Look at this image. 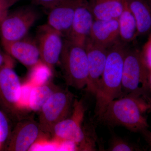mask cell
I'll return each instance as SVG.
<instances>
[{
    "mask_svg": "<svg viewBox=\"0 0 151 151\" xmlns=\"http://www.w3.org/2000/svg\"><path fill=\"white\" fill-rule=\"evenodd\" d=\"M148 83L149 91L151 95V70H149L148 76Z\"/></svg>",
    "mask_w": 151,
    "mask_h": 151,
    "instance_id": "obj_29",
    "label": "cell"
},
{
    "mask_svg": "<svg viewBox=\"0 0 151 151\" xmlns=\"http://www.w3.org/2000/svg\"><path fill=\"white\" fill-rule=\"evenodd\" d=\"M74 102L73 93L58 87L40 111L39 123L42 131L51 134L57 124L68 117Z\"/></svg>",
    "mask_w": 151,
    "mask_h": 151,
    "instance_id": "obj_6",
    "label": "cell"
},
{
    "mask_svg": "<svg viewBox=\"0 0 151 151\" xmlns=\"http://www.w3.org/2000/svg\"><path fill=\"white\" fill-rule=\"evenodd\" d=\"M84 47L88 59L89 72L86 89L95 95L105 68L108 48L95 43L89 37Z\"/></svg>",
    "mask_w": 151,
    "mask_h": 151,
    "instance_id": "obj_11",
    "label": "cell"
},
{
    "mask_svg": "<svg viewBox=\"0 0 151 151\" xmlns=\"http://www.w3.org/2000/svg\"><path fill=\"white\" fill-rule=\"evenodd\" d=\"M22 84L13 65L0 67V105L5 113L16 114L19 106Z\"/></svg>",
    "mask_w": 151,
    "mask_h": 151,
    "instance_id": "obj_9",
    "label": "cell"
},
{
    "mask_svg": "<svg viewBox=\"0 0 151 151\" xmlns=\"http://www.w3.org/2000/svg\"><path fill=\"white\" fill-rule=\"evenodd\" d=\"M94 20L87 1L82 0L76 10L71 27L66 36V39L84 47L90 35Z\"/></svg>",
    "mask_w": 151,
    "mask_h": 151,
    "instance_id": "obj_12",
    "label": "cell"
},
{
    "mask_svg": "<svg viewBox=\"0 0 151 151\" xmlns=\"http://www.w3.org/2000/svg\"><path fill=\"white\" fill-rule=\"evenodd\" d=\"M33 4L50 9L63 0H29Z\"/></svg>",
    "mask_w": 151,
    "mask_h": 151,
    "instance_id": "obj_26",
    "label": "cell"
},
{
    "mask_svg": "<svg viewBox=\"0 0 151 151\" xmlns=\"http://www.w3.org/2000/svg\"><path fill=\"white\" fill-rule=\"evenodd\" d=\"M85 111L81 100H74L70 117L60 121L52 129L50 134L53 141L73 143L78 150H96L97 138L94 126L89 124L83 126Z\"/></svg>",
    "mask_w": 151,
    "mask_h": 151,
    "instance_id": "obj_3",
    "label": "cell"
},
{
    "mask_svg": "<svg viewBox=\"0 0 151 151\" xmlns=\"http://www.w3.org/2000/svg\"><path fill=\"white\" fill-rule=\"evenodd\" d=\"M108 48L105 68L95 95L96 101L94 113L98 119L109 103L120 98L122 92L126 50L118 42Z\"/></svg>",
    "mask_w": 151,
    "mask_h": 151,
    "instance_id": "obj_2",
    "label": "cell"
},
{
    "mask_svg": "<svg viewBox=\"0 0 151 151\" xmlns=\"http://www.w3.org/2000/svg\"><path fill=\"white\" fill-rule=\"evenodd\" d=\"M149 70L142 59L140 52L126 50L120 98L133 95L151 101L149 88Z\"/></svg>",
    "mask_w": 151,
    "mask_h": 151,
    "instance_id": "obj_4",
    "label": "cell"
},
{
    "mask_svg": "<svg viewBox=\"0 0 151 151\" xmlns=\"http://www.w3.org/2000/svg\"><path fill=\"white\" fill-rule=\"evenodd\" d=\"M5 65H14L12 58L0 49V67Z\"/></svg>",
    "mask_w": 151,
    "mask_h": 151,
    "instance_id": "obj_27",
    "label": "cell"
},
{
    "mask_svg": "<svg viewBox=\"0 0 151 151\" xmlns=\"http://www.w3.org/2000/svg\"><path fill=\"white\" fill-rule=\"evenodd\" d=\"M58 88L50 81L33 86L30 96L29 108L33 111H40L45 103Z\"/></svg>",
    "mask_w": 151,
    "mask_h": 151,
    "instance_id": "obj_19",
    "label": "cell"
},
{
    "mask_svg": "<svg viewBox=\"0 0 151 151\" xmlns=\"http://www.w3.org/2000/svg\"><path fill=\"white\" fill-rule=\"evenodd\" d=\"M37 18L36 11L30 6L9 13L0 22L1 43L12 42L26 37Z\"/></svg>",
    "mask_w": 151,
    "mask_h": 151,
    "instance_id": "obj_7",
    "label": "cell"
},
{
    "mask_svg": "<svg viewBox=\"0 0 151 151\" xmlns=\"http://www.w3.org/2000/svg\"><path fill=\"white\" fill-rule=\"evenodd\" d=\"M33 86L29 82L22 85L19 106V108H29V104L31 92Z\"/></svg>",
    "mask_w": 151,
    "mask_h": 151,
    "instance_id": "obj_23",
    "label": "cell"
},
{
    "mask_svg": "<svg viewBox=\"0 0 151 151\" xmlns=\"http://www.w3.org/2000/svg\"><path fill=\"white\" fill-rule=\"evenodd\" d=\"M95 20L118 19L123 7L124 0H86Z\"/></svg>",
    "mask_w": 151,
    "mask_h": 151,
    "instance_id": "obj_16",
    "label": "cell"
},
{
    "mask_svg": "<svg viewBox=\"0 0 151 151\" xmlns=\"http://www.w3.org/2000/svg\"><path fill=\"white\" fill-rule=\"evenodd\" d=\"M148 1H149L150 2L151 4V0H148Z\"/></svg>",
    "mask_w": 151,
    "mask_h": 151,
    "instance_id": "obj_30",
    "label": "cell"
},
{
    "mask_svg": "<svg viewBox=\"0 0 151 151\" xmlns=\"http://www.w3.org/2000/svg\"><path fill=\"white\" fill-rule=\"evenodd\" d=\"M11 131L7 117L5 113L0 110V146L4 145L8 139Z\"/></svg>",
    "mask_w": 151,
    "mask_h": 151,
    "instance_id": "obj_22",
    "label": "cell"
},
{
    "mask_svg": "<svg viewBox=\"0 0 151 151\" xmlns=\"http://www.w3.org/2000/svg\"><path fill=\"white\" fill-rule=\"evenodd\" d=\"M137 23L138 35L151 32V4L148 0H127Z\"/></svg>",
    "mask_w": 151,
    "mask_h": 151,
    "instance_id": "obj_17",
    "label": "cell"
},
{
    "mask_svg": "<svg viewBox=\"0 0 151 151\" xmlns=\"http://www.w3.org/2000/svg\"><path fill=\"white\" fill-rule=\"evenodd\" d=\"M150 111V100L128 95L111 101L99 120L111 127L121 126L143 135L150 127L147 114Z\"/></svg>",
    "mask_w": 151,
    "mask_h": 151,
    "instance_id": "obj_1",
    "label": "cell"
},
{
    "mask_svg": "<svg viewBox=\"0 0 151 151\" xmlns=\"http://www.w3.org/2000/svg\"><path fill=\"white\" fill-rule=\"evenodd\" d=\"M20 0H0V22L9 13V9Z\"/></svg>",
    "mask_w": 151,
    "mask_h": 151,
    "instance_id": "obj_25",
    "label": "cell"
},
{
    "mask_svg": "<svg viewBox=\"0 0 151 151\" xmlns=\"http://www.w3.org/2000/svg\"><path fill=\"white\" fill-rule=\"evenodd\" d=\"M144 63L149 70H151V32L149 34L147 40L140 51Z\"/></svg>",
    "mask_w": 151,
    "mask_h": 151,
    "instance_id": "obj_24",
    "label": "cell"
},
{
    "mask_svg": "<svg viewBox=\"0 0 151 151\" xmlns=\"http://www.w3.org/2000/svg\"><path fill=\"white\" fill-rule=\"evenodd\" d=\"M30 69L28 82L33 86L42 85L49 81L52 69L42 61H40Z\"/></svg>",
    "mask_w": 151,
    "mask_h": 151,
    "instance_id": "obj_20",
    "label": "cell"
},
{
    "mask_svg": "<svg viewBox=\"0 0 151 151\" xmlns=\"http://www.w3.org/2000/svg\"><path fill=\"white\" fill-rule=\"evenodd\" d=\"M118 21L119 37L124 42L132 41L138 36L136 20L127 0H124L123 9Z\"/></svg>",
    "mask_w": 151,
    "mask_h": 151,
    "instance_id": "obj_18",
    "label": "cell"
},
{
    "mask_svg": "<svg viewBox=\"0 0 151 151\" xmlns=\"http://www.w3.org/2000/svg\"><path fill=\"white\" fill-rule=\"evenodd\" d=\"M66 84L75 89L86 87L88 80V63L84 47L66 39L60 60Z\"/></svg>",
    "mask_w": 151,
    "mask_h": 151,
    "instance_id": "obj_5",
    "label": "cell"
},
{
    "mask_svg": "<svg viewBox=\"0 0 151 151\" xmlns=\"http://www.w3.org/2000/svg\"><path fill=\"white\" fill-rule=\"evenodd\" d=\"M47 134L42 131L39 122L32 117H26L20 120L11 131L8 140L4 145V150L26 151L42 139Z\"/></svg>",
    "mask_w": 151,
    "mask_h": 151,
    "instance_id": "obj_8",
    "label": "cell"
},
{
    "mask_svg": "<svg viewBox=\"0 0 151 151\" xmlns=\"http://www.w3.org/2000/svg\"><path fill=\"white\" fill-rule=\"evenodd\" d=\"M108 151H141L137 146L121 137L114 135L109 143Z\"/></svg>",
    "mask_w": 151,
    "mask_h": 151,
    "instance_id": "obj_21",
    "label": "cell"
},
{
    "mask_svg": "<svg viewBox=\"0 0 151 151\" xmlns=\"http://www.w3.org/2000/svg\"><path fill=\"white\" fill-rule=\"evenodd\" d=\"M82 0H63L50 10L49 26L66 36L71 27L76 10Z\"/></svg>",
    "mask_w": 151,
    "mask_h": 151,
    "instance_id": "obj_14",
    "label": "cell"
},
{
    "mask_svg": "<svg viewBox=\"0 0 151 151\" xmlns=\"http://www.w3.org/2000/svg\"><path fill=\"white\" fill-rule=\"evenodd\" d=\"M2 45L9 55L29 68L41 61L37 42L27 36L15 41L2 43Z\"/></svg>",
    "mask_w": 151,
    "mask_h": 151,
    "instance_id": "obj_13",
    "label": "cell"
},
{
    "mask_svg": "<svg viewBox=\"0 0 151 151\" xmlns=\"http://www.w3.org/2000/svg\"><path fill=\"white\" fill-rule=\"evenodd\" d=\"M143 135L151 149V132L148 130L145 133H144Z\"/></svg>",
    "mask_w": 151,
    "mask_h": 151,
    "instance_id": "obj_28",
    "label": "cell"
},
{
    "mask_svg": "<svg viewBox=\"0 0 151 151\" xmlns=\"http://www.w3.org/2000/svg\"><path fill=\"white\" fill-rule=\"evenodd\" d=\"M62 37L60 33L47 24L39 29L37 42L41 60L52 70L60 60L64 42Z\"/></svg>",
    "mask_w": 151,
    "mask_h": 151,
    "instance_id": "obj_10",
    "label": "cell"
},
{
    "mask_svg": "<svg viewBox=\"0 0 151 151\" xmlns=\"http://www.w3.org/2000/svg\"><path fill=\"white\" fill-rule=\"evenodd\" d=\"M89 37L94 42L108 48L119 37L118 19L94 20Z\"/></svg>",
    "mask_w": 151,
    "mask_h": 151,
    "instance_id": "obj_15",
    "label": "cell"
}]
</instances>
